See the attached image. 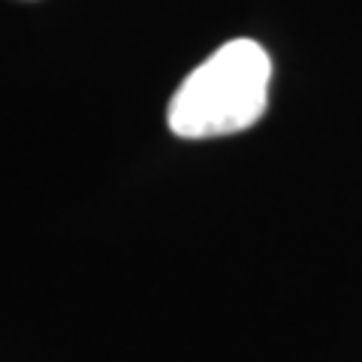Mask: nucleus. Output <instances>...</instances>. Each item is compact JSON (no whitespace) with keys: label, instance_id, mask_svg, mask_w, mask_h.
Segmentation results:
<instances>
[{"label":"nucleus","instance_id":"nucleus-1","mask_svg":"<svg viewBox=\"0 0 362 362\" xmlns=\"http://www.w3.org/2000/svg\"><path fill=\"white\" fill-rule=\"evenodd\" d=\"M272 61L254 40H230L211 52L169 103V130L181 139L242 133L263 118L269 103Z\"/></svg>","mask_w":362,"mask_h":362}]
</instances>
